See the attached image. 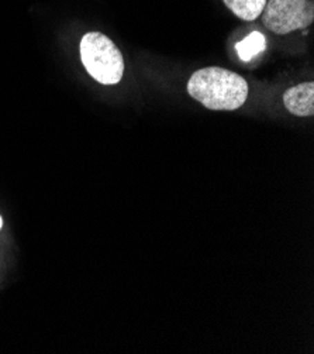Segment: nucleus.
Instances as JSON below:
<instances>
[{
    "instance_id": "1",
    "label": "nucleus",
    "mask_w": 314,
    "mask_h": 354,
    "mask_svg": "<svg viewBox=\"0 0 314 354\" xmlns=\"http://www.w3.org/2000/svg\"><path fill=\"white\" fill-rule=\"evenodd\" d=\"M188 92L210 111H235L248 97V84L233 71L208 66L190 77Z\"/></svg>"
},
{
    "instance_id": "7",
    "label": "nucleus",
    "mask_w": 314,
    "mask_h": 354,
    "mask_svg": "<svg viewBox=\"0 0 314 354\" xmlns=\"http://www.w3.org/2000/svg\"><path fill=\"white\" fill-rule=\"evenodd\" d=\"M2 226H3V219H2V216H0V229H2Z\"/></svg>"
},
{
    "instance_id": "6",
    "label": "nucleus",
    "mask_w": 314,
    "mask_h": 354,
    "mask_svg": "<svg viewBox=\"0 0 314 354\" xmlns=\"http://www.w3.org/2000/svg\"><path fill=\"white\" fill-rule=\"evenodd\" d=\"M265 50V37L258 32H251L248 37L244 39L241 43L237 44V53L242 61H250L261 51Z\"/></svg>"
},
{
    "instance_id": "3",
    "label": "nucleus",
    "mask_w": 314,
    "mask_h": 354,
    "mask_svg": "<svg viewBox=\"0 0 314 354\" xmlns=\"http://www.w3.org/2000/svg\"><path fill=\"white\" fill-rule=\"evenodd\" d=\"M314 20L313 0H266L264 26L275 34H289L310 26Z\"/></svg>"
},
{
    "instance_id": "2",
    "label": "nucleus",
    "mask_w": 314,
    "mask_h": 354,
    "mask_svg": "<svg viewBox=\"0 0 314 354\" xmlns=\"http://www.w3.org/2000/svg\"><path fill=\"white\" fill-rule=\"evenodd\" d=\"M81 59L88 74L103 85H116L124 74V59L120 50L106 35L93 31L81 40Z\"/></svg>"
},
{
    "instance_id": "4",
    "label": "nucleus",
    "mask_w": 314,
    "mask_h": 354,
    "mask_svg": "<svg viewBox=\"0 0 314 354\" xmlns=\"http://www.w3.org/2000/svg\"><path fill=\"white\" fill-rule=\"evenodd\" d=\"M284 103L286 109L299 118L314 115V84L303 82L284 93Z\"/></svg>"
},
{
    "instance_id": "5",
    "label": "nucleus",
    "mask_w": 314,
    "mask_h": 354,
    "mask_svg": "<svg viewBox=\"0 0 314 354\" xmlns=\"http://www.w3.org/2000/svg\"><path fill=\"white\" fill-rule=\"evenodd\" d=\"M224 5L241 20L253 21L261 16L266 0H223Z\"/></svg>"
}]
</instances>
